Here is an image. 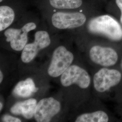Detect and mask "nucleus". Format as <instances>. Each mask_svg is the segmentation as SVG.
<instances>
[{
	"label": "nucleus",
	"mask_w": 122,
	"mask_h": 122,
	"mask_svg": "<svg viewBox=\"0 0 122 122\" xmlns=\"http://www.w3.org/2000/svg\"><path fill=\"white\" fill-rule=\"evenodd\" d=\"M109 118L108 114L103 111H97L91 113H85L80 115L76 122H107Z\"/></svg>",
	"instance_id": "13"
},
{
	"label": "nucleus",
	"mask_w": 122,
	"mask_h": 122,
	"mask_svg": "<svg viewBox=\"0 0 122 122\" xmlns=\"http://www.w3.org/2000/svg\"><path fill=\"white\" fill-rule=\"evenodd\" d=\"M88 29L93 33L103 35L112 40L122 39V27L116 20L109 15L92 19L89 23Z\"/></svg>",
	"instance_id": "1"
},
{
	"label": "nucleus",
	"mask_w": 122,
	"mask_h": 122,
	"mask_svg": "<svg viewBox=\"0 0 122 122\" xmlns=\"http://www.w3.org/2000/svg\"><path fill=\"white\" fill-rule=\"evenodd\" d=\"M61 82L65 87L76 84L81 89H86L90 86L91 78L83 68L78 66H71L61 74Z\"/></svg>",
	"instance_id": "4"
},
{
	"label": "nucleus",
	"mask_w": 122,
	"mask_h": 122,
	"mask_svg": "<svg viewBox=\"0 0 122 122\" xmlns=\"http://www.w3.org/2000/svg\"><path fill=\"white\" fill-rule=\"evenodd\" d=\"M73 59V54L65 47H58L53 53L48 70L49 75L53 77L59 76L70 66Z\"/></svg>",
	"instance_id": "2"
},
{
	"label": "nucleus",
	"mask_w": 122,
	"mask_h": 122,
	"mask_svg": "<svg viewBox=\"0 0 122 122\" xmlns=\"http://www.w3.org/2000/svg\"><path fill=\"white\" fill-rule=\"evenodd\" d=\"M84 14L80 12H57L52 17L53 26L59 29H72L82 26L86 21Z\"/></svg>",
	"instance_id": "5"
},
{
	"label": "nucleus",
	"mask_w": 122,
	"mask_h": 122,
	"mask_svg": "<svg viewBox=\"0 0 122 122\" xmlns=\"http://www.w3.org/2000/svg\"><path fill=\"white\" fill-rule=\"evenodd\" d=\"M0 82L1 83V82H2V80H3V74H2V72H1V71H0Z\"/></svg>",
	"instance_id": "17"
},
{
	"label": "nucleus",
	"mask_w": 122,
	"mask_h": 122,
	"mask_svg": "<svg viewBox=\"0 0 122 122\" xmlns=\"http://www.w3.org/2000/svg\"><path fill=\"white\" fill-rule=\"evenodd\" d=\"M61 109L59 102L50 97L40 100L37 104L34 116L38 122H49L58 113Z\"/></svg>",
	"instance_id": "7"
},
{
	"label": "nucleus",
	"mask_w": 122,
	"mask_h": 122,
	"mask_svg": "<svg viewBox=\"0 0 122 122\" xmlns=\"http://www.w3.org/2000/svg\"><path fill=\"white\" fill-rule=\"evenodd\" d=\"M15 14L13 9L6 5L0 7V31L4 30L13 23Z\"/></svg>",
	"instance_id": "12"
},
{
	"label": "nucleus",
	"mask_w": 122,
	"mask_h": 122,
	"mask_svg": "<svg viewBox=\"0 0 122 122\" xmlns=\"http://www.w3.org/2000/svg\"><path fill=\"white\" fill-rule=\"evenodd\" d=\"M2 0H0V2H1Z\"/></svg>",
	"instance_id": "19"
},
{
	"label": "nucleus",
	"mask_w": 122,
	"mask_h": 122,
	"mask_svg": "<svg viewBox=\"0 0 122 122\" xmlns=\"http://www.w3.org/2000/svg\"><path fill=\"white\" fill-rule=\"evenodd\" d=\"M53 7L59 9H73L80 7L82 0H49Z\"/></svg>",
	"instance_id": "14"
},
{
	"label": "nucleus",
	"mask_w": 122,
	"mask_h": 122,
	"mask_svg": "<svg viewBox=\"0 0 122 122\" xmlns=\"http://www.w3.org/2000/svg\"><path fill=\"white\" fill-rule=\"evenodd\" d=\"M2 121L5 122H21L19 118H15L9 115H5L2 118Z\"/></svg>",
	"instance_id": "15"
},
{
	"label": "nucleus",
	"mask_w": 122,
	"mask_h": 122,
	"mask_svg": "<svg viewBox=\"0 0 122 122\" xmlns=\"http://www.w3.org/2000/svg\"></svg>",
	"instance_id": "20"
},
{
	"label": "nucleus",
	"mask_w": 122,
	"mask_h": 122,
	"mask_svg": "<svg viewBox=\"0 0 122 122\" xmlns=\"http://www.w3.org/2000/svg\"><path fill=\"white\" fill-rule=\"evenodd\" d=\"M0 110H1V109H2V104L1 102H0Z\"/></svg>",
	"instance_id": "18"
},
{
	"label": "nucleus",
	"mask_w": 122,
	"mask_h": 122,
	"mask_svg": "<svg viewBox=\"0 0 122 122\" xmlns=\"http://www.w3.org/2000/svg\"><path fill=\"white\" fill-rule=\"evenodd\" d=\"M122 74L118 70L102 68L95 74L93 83L95 89L99 92H104L118 85L122 79Z\"/></svg>",
	"instance_id": "3"
},
{
	"label": "nucleus",
	"mask_w": 122,
	"mask_h": 122,
	"mask_svg": "<svg viewBox=\"0 0 122 122\" xmlns=\"http://www.w3.org/2000/svg\"><path fill=\"white\" fill-rule=\"evenodd\" d=\"M51 40L48 33L45 31H39L35 34L34 43L26 44L21 54V60L25 63L32 61L36 56L40 50L48 46Z\"/></svg>",
	"instance_id": "8"
},
{
	"label": "nucleus",
	"mask_w": 122,
	"mask_h": 122,
	"mask_svg": "<svg viewBox=\"0 0 122 122\" xmlns=\"http://www.w3.org/2000/svg\"><path fill=\"white\" fill-rule=\"evenodd\" d=\"M36 25L33 22L25 24L20 29L10 28L5 32L6 41L10 42L11 48L15 51H21L25 48L28 41V33L35 29Z\"/></svg>",
	"instance_id": "6"
},
{
	"label": "nucleus",
	"mask_w": 122,
	"mask_h": 122,
	"mask_svg": "<svg viewBox=\"0 0 122 122\" xmlns=\"http://www.w3.org/2000/svg\"><path fill=\"white\" fill-rule=\"evenodd\" d=\"M38 90V88L35 87L33 80L29 78L18 83L14 90V93L17 96L28 97Z\"/></svg>",
	"instance_id": "11"
},
{
	"label": "nucleus",
	"mask_w": 122,
	"mask_h": 122,
	"mask_svg": "<svg viewBox=\"0 0 122 122\" xmlns=\"http://www.w3.org/2000/svg\"><path fill=\"white\" fill-rule=\"evenodd\" d=\"M90 57L94 62L104 66L114 65L118 60V54L113 48L100 46L92 47Z\"/></svg>",
	"instance_id": "9"
},
{
	"label": "nucleus",
	"mask_w": 122,
	"mask_h": 122,
	"mask_svg": "<svg viewBox=\"0 0 122 122\" xmlns=\"http://www.w3.org/2000/svg\"><path fill=\"white\" fill-rule=\"evenodd\" d=\"M116 3L121 11L120 22L122 24V0H116Z\"/></svg>",
	"instance_id": "16"
},
{
	"label": "nucleus",
	"mask_w": 122,
	"mask_h": 122,
	"mask_svg": "<svg viewBox=\"0 0 122 122\" xmlns=\"http://www.w3.org/2000/svg\"><path fill=\"white\" fill-rule=\"evenodd\" d=\"M37 104L35 99H30L16 103L11 108L10 111L14 114H21L27 119H30L34 115Z\"/></svg>",
	"instance_id": "10"
}]
</instances>
